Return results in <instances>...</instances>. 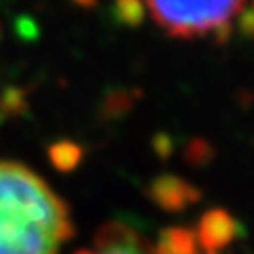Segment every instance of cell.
Returning a JSON list of instances; mask_svg holds the SVG:
<instances>
[{
    "label": "cell",
    "instance_id": "obj_7",
    "mask_svg": "<svg viewBox=\"0 0 254 254\" xmlns=\"http://www.w3.org/2000/svg\"><path fill=\"white\" fill-rule=\"evenodd\" d=\"M252 14H254V8H252ZM252 20H254V18H252Z\"/></svg>",
    "mask_w": 254,
    "mask_h": 254
},
{
    "label": "cell",
    "instance_id": "obj_1",
    "mask_svg": "<svg viewBox=\"0 0 254 254\" xmlns=\"http://www.w3.org/2000/svg\"><path fill=\"white\" fill-rule=\"evenodd\" d=\"M72 236L68 206L30 168L0 162V254H58Z\"/></svg>",
    "mask_w": 254,
    "mask_h": 254
},
{
    "label": "cell",
    "instance_id": "obj_6",
    "mask_svg": "<svg viewBox=\"0 0 254 254\" xmlns=\"http://www.w3.org/2000/svg\"><path fill=\"white\" fill-rule=\"evenodd\" d=\"M78 4H88V2H92V0H76Z\"/></svg>",
    "mask_w": 254,
    "mask_h": 254
},
{
    "label": "cell",
    "instance_id": "obj_3",
    "mask_svg": "<svg viewBox=\"0 0 254 254\" xmlns=\"http://www.w3.org/2000/svg\"><path fill=\"white\" fill-rule=\"evenodd\" d=\"M76 254H156V252L136 230L122 224H110L96 234L92 248L78 250Z\"/></svg>",
    "mask_w": 254,
    "mask_h": 254
},
{
    "label": "cell",
    "instance_id": "obj_5",
    "mask_svg": "<svg viewBox=\"0 0 254 254\" xmlns=\"http://www.w3.org/2000/svg\"><path fill=\"white\" fill-rule=\"evenodd\" d=\"M48 156L58 170H70L80 162L82 150H80V146L64 140V142H56L54 146H50Z\"/></svg>",
    "mask_w": 254,
    "mask_h": 254
},
{
    "label": "cell",
    "instance_id": "obj_4",
    "mask_svg": "<svg viewBox=\"0 0 254 254\" xmlns=\"http://www.w3.org/2000/svg\"><path fill=\"white\" fill-rule=\"evenodd\" d=\"M230 236H232V220L226 214L214 212L204 218L200 228V238L204 240L206 246H222L226 240H230Z\"/></svg>",
    "mask_w": 254,
    "mask_h": 254
},
{
    "label": "cell",
    "instance_id": "obj_2",
    "mask_svg": "<svg viewBox=\"0 0 254 254\" xmlns=\"http://www.w3.org/2000/svg\"><path fill=\"white\" fill-rule=\"evenodd\" d=\"M154 22L176 38L226 32L244 0H144Z\"/></svg>",
    "mask_w": 254,
    "mask_h": 254
}]
</instances>
